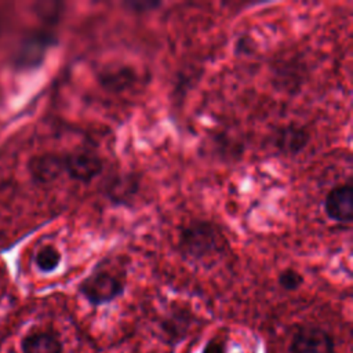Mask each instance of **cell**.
I'll return each mask as SVG.
<instances>
[{
	"label": "cell",
	"mask_w": 353,
	"mask_h": 353,
	"mask_svg": "<svg viewBox=\"0 0 353 353\" xmlns=\"http://www.w3.org/2000/svg\"><path fill=\"white\" fill-rule=\"evenodd\" d=\"M226 240L221 230L207 221L186 226L179 236L178 248L186 259H210L222 254Z\"/></svg>",
	"instance_id": "1"
},
{
	"label": "cell",
	"mask_w": 353,
	"mask_h": 353,
	"mask_svg": "<svg viewBox=\"0 0 353 353\" xmlns=\"http://www.w3.org/2000/svg\"><path fill=\"white\" fill-rule=\"evenodd\" d=\"M125 288V273L97 268L80 284L79 292L92 306L109 303L123 295Z\"/></svg>",
	"instance_id": "2"
},
{
	"label": "cell",
	"mask_w": 353,
	"mask_h": 353,
	"mask_svg": "<svg viewBox=\"0 0 353 353\" xmlns=\"http://www.w3.org/2000/svg\"><path fill=\"white\" fill-rule=\"evenodd\" d=\"M290 353H335L334 338L317 325H302L291 341Z\"/></svg>",
	"instance_id": "3"
},
{
	"label": "cell",
	"mask_w": 353,
	"mask_h": 353,
	"mask_svg": "<svg viewBox=\"0 0 353 353\" xmlns=\"http://www.w3.org/2000/svg\"><path fill=\"white\" fill-rule=\"evenodd\" d=\"M103 170L102 159L90 150H74L63 156V172L72 179L88 183Z\"/></svg>",
	"instance_id": "4"
},
{
	"label": "cell",
	"mask_w": 353,
	"mask_h": 353,
	"mask_svg": "<svg viewBox=\"0 0 353 353\" xmlns=\"http://www.w3.org/2000/svg\"><path fill=\"white\" fill-rule=\"evenodd\" d=\"M324 211L335 222L349 223L353 218V188L350 182L334 186L325 194Z\"/></svg>",
	"instance_id": "5"
},
{
	"label": "cell",
	"mask_w": 353,
	"mask_h": 353,
	"mask_svg": "<svg viewBox=\"0 0 353 353\" xmlns=\"http://www.w3.org/2000/svg\"><path fill=\"white\" fill-rule=\"evenodd\" d=\"M309 142V134L305 128L290 124L279 128L274 137L276 148L287 154L299 153Z\"/></svg>",
	"instance_id": "6"
},
{
	"label": "cell",
	"mask_w": 353,
	"mask_h": 353,
	"mask_svg": "<svg viewBox=\"0 0 353 353\" xmlns=\"http://www.w3.org/2000/svg\"><path fill=\"white\" fill-rule=\"evenodd\" d=\"M30 172L40 182H51L63 172V156L41 154L30 161Z\"/></svg>",
	"instance_id": "7"
},
{
	"label": "cell",
	"mask_w": 353,
	"mask_h": 353,
	"mask_svg": "<svg viewBox=\"0 0 353 353\" xmlns=\"http://www.w3.org/2000/svg\"><path fill=\"white\" fill-rule=\"evenodd\" d=\"M22 353H62V343L58 336L47 331L28 334L21 343Z\"/></svg>",
	"instance_id": "8"
},
{
	"label": "cell",
	"mask_w": 353,
	"mask_h": 353,
	"mask_svg": "<svg viewBox=\"0 0 353 353\" xmlns=\"http://www.w3.org/2000/svg\"><path fill=\"white\" fill-rule=\"evenodd\" d=\"M34 262L39 270L44 273H50L59 266L61 252L54 245H44L37 251Z\"/></svg>",
	"instance_id": "9"
},
{
	"label": "cell",
	"mask_w": 353,
	"mask_h": 353,
	"mask_svg": "<svg viewBox=\"0 0 353 353\" xmlns=\"http://www.w3.org/2000/svg\"><path fill=\"white\" fill-rule=\"evenodd\" d=\"M302 283H303V276L292 268H287L279 274V284L285 291H295L302 285Z\"/></svg>",
	"instance_id": "10"
},
{
	"label": "cell",
	"mask_w": 353,
	"mask_h": 353,
	"mask_svg": "<svg viewBox=\"0 0 353 353\" xmlns=\"http://www.w3.org/2000/svg\"><path fill=\"white\" fill-rule=\"evenodd\" d=\"M134 80V72L128 70L127 68H123L119 72L114 73H108L106 76L102 77V81L105 85L108 87H116V88H121L128 85L131 81Z\"/></svg>",
	"instance_id": "11"
},
{
	"label": "cell",
	"mask_w": 353,
	"mask_h": 353,
	"mask_svg": "<svg viewBox=\"0 0 353 353\" xmlns=\"http://www.w3.org/2000/svg\"><path fill=\"white\" fill-rule=\"evenodd\" d=\"M226 341L221 336H215L204 345L201 353H226Z\"/></svg>",
	"instance_id": "12"
}]
</instances>
